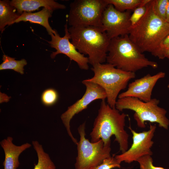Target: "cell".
Segmentation results:
<instances>
[{
	"mask_svg": "<svg viewBox=\"0 0 169 169\" xmlns=\"http://www.w3.org/2000/svg\"><path fill=\"white\" fill-rule=\"evenodd\" d=\"M166 21L169 23V0L167 8Z\"/></svg>",
	"mask_w": 169,
	"mask_h": 169,
	"instance_id": "4316f807",
	"label": "cell"
},
{
	"mask_svg": "<svg viewBox=\"0 0 169 169\" xmlns=\"http://www.w3.org/2000/svg\"><path fill=\"white\" fill-rule=\"evenodd\" d=\"M32 145L38 156L37 163L33 169H56V166L49 154L46 152L42 145L38 141H32Z\"/></svg>",
	"mask_w": 169,
	"mask_h": 169,
	"instance_id": "ac0fdd59",
	"label": "cell"
},
{
	"mask_svg": "<svg viewBox=\"0 0 169 169\" xmlns=\"http://www.w3.org/2000/svg\"><path fill=\"white\" fill-rule=\"evenodd\" d=\"M169 49V33L161 41L154 56L163 59L165 58V54Z\"/></svg>",
	"mask_w": 169,
	"mask_h": 169,
	"instance_id": "484cf974",
	"label": "cell"
},
{
	"mask_svg": "<svg viewBox=\"0 0 169 169\" xmlns=\"http://www.w3.org/2000/svg\"><path fill=\"white\" fill-rule=\"evenodd\" d=\"M9 0L0 1V31L2 33L7 25L14 23L20 16Z\"/></svg>",
	"mask_w": 169,
	"mask_h": 169,
	"instance_id": "e0dca14e",
	"label": "cell"
},
{
	"mask_svg": "<svg viewBox=\"0 0 169 169\" xmlns=\"http://www.w3.org/2000/svg\"><path fill=\"white\" fill-rule=\"evenodd\" d=\"M13 138L9 136L0 142L5 156L3 163L4 169H17L20 165L19 160L20 155L32 146L31 144L28 142L17 146L13 143Z\"/></svg>",
	"mask_w": 169,
	"mask_h": 169,
	"instance_id": "5bb4252c",
	"label": "cell"
},
{
	"mask_svg": "<svg viewBox=\"0 0 169 169\" xmlns=\"http://www.w3.org/2000/svg\"><path fill=\"white\" fill-rule=\"evenodd\" d=\"M91 69L94 76L85 80L101 87L106 93L107 103L110 107L115 108L120 92L126 88L131 80L135 78V73L123 70L108 63L95 64Z\"/></svg>",
	"mask_w": 169,
	"mask_h": 169,
	"instance_id": "5b68a950",
	"label": "cell"
},
{
	"mask_svg": "<svg viewBox=\"0 0 169 169\" xmlns=\"http://www.w3.org/2000/svg\"><path fill=\"white\" fill-rule=\"evenodd\" d=\"M82 83L85 86L86 90L82 98L68 107L67 110L62 113L60 118L67 132L73 142L78 143L70 131V121L73 117L83 110L94 101L105 99L106 95L104 90L100 86L92 82L84 80Z\"/></svg>",
	"mask_w": 169,
	"mask_h": 169,
	"instance_id": "9c48e42d",
	"label": "cell"
},
{
	"mask_svg": "<svg viewBox=\"0 0 169 169\" xmlns=\"http://www.w3.org/2000/svg\"><path fill=\"white\" fill-rule=\"evenodd\" d=\"M168 1L169 0H153L154 12L158 17L165 21Z\"/></svg>",
	"mask_w": 169,
	"mask_h": 169,
	"instance_id": "7402d4cb",
	"label": "cell"
},
{
	"mask_svg": "<svg viewBox=\"0 0 169 169\" xmlns=\"http://www.w3.org/2000/svg\"><path fill=\"white\" fill-rule=\"evenodd\" d=\"M108 4H112L117 10L124 12L134 10L137 7L146 5L151 0H106Z\"/></svg>",
	"mask_w": 169,
	"mask_h": 169,
	"instance_id": "d6986e66",
	"label": "cell"
},
{
	"mask_svg": "<svg viewBox=\"0 0 169 169\" xmlns=\"http://www.w3.org/2000/svg\"><path fill=\"white\" fill-rule=\"evenodd\" d=\"M127 115L120 113L115 108L110 107L102 100L98 115L95 118L92 131L90 133V141L96 142L101 139L105 146L110 144V138L115 137L122 153L128 148L129 135L125 129Z\"/></svg>",
	"mask_w": 169,
	"mask_h": 169,
	"instance_id": "6da1fadb",
	"label": "cell"
},
{
	"mask_svg": "<svg viewBox=\"0 0 169 169\" xmlns=\"http://www.w3.org/2000/svg\"><path fill=\"white\" fill-rule=\"evenodd\" d=\"M58 95L54 89L49 88L45 90L42 93L41 100L43 104L46 106H50L57 101Z\"/></svg>",
	"mask_w": 169,
	"mask_h": 169,
	"instance_id": "44dd1931",
	"label": "cell"
},
{
	"mask_svg": "<svg viewBox=\"0 0 169 169\" xmlns=\"http://www.w3.org/2000/svg\"><path fill=\"white\" fill-rule=\"evenodd\" d=\"M146 6L145 14L131 26L128 36L142 52H148L154 56L160 43L169 33V23L155 14L153 0Z\"/></svg>",
	"mask_w": 169,
	"mask_h": 169,
	"instance_id": "7a4b0ae2",
	"label": "cell"
},
{
	"mask_svg": "<svg viewBox=\"0 0 169 169\" xmlns=\"http://www.w3.org/2000/svg\"><path fill=\"white\" fill-rule=\"evenodd\" d=\"M10 2L20 15L24 12L31 13L41 7L48 8L53 11L64 9L66 8L64 5L53 0H12Z\"/></svg>",
	"mask_w": 169,
	"mask_h": 169,
	"instance_id": "9a60e30c",
	"label": "cell"
},
{
	"mask_svg": "<svg viewBox=\"0 0 169 169\" xmlns=\"http://www.w3.org/2000/svg\"><path fill=\"white\" fill-rule=\"evenodd\" d=\"M165 75V72L161 71L153 75L148 74L136 79L129 84L127 90L120 94L118 98L132 97L144 102H148L152 99V91L156 83Z\"/></svg>",
	"mask_w": 169,
	"mask_h": 169,
	"instance_id": "4fadbf2b",
	"label": "cell"
},
{
	"mask_svg": "<svg viewBox=\"0 0 169 169\" xmlns=\"http://www.w3.org/2000/svg\"><path fill=\"white\" fill-rule=\"evenodd\" d=\"M159 102V100L156 98L145 102L136 98L125 97L118 98L115 107L120 112L124 110L133 111L134 118L140 128H145V122L148 121L157 123L160 127L167 130L169 120L166 116L167 111L158 106Z\"/></svg>",
	"mask_w": 169,
	"mask_h": 169,
	"instance_id": "8992f818",
	"label": "cell"
},
{
	"mask_svg": "<svg viewBox=\"0 0 169 169\" xmlns=\"http://www.w3.org/2000/svg\"><path fill=\"white\" fill-rule=\"evenodd\" d=\"M168 87L169 88V85H168Z\"/></svg>",
	"mask_w": 169,
	"mask_h": 169,
	"instance_id": "f1b7e54d",
	"label": "cell"
},
{
	"mask_svg": "<svg viewBox=\"0 0 169 169\" xmlns=\"http://www.w3.org/2000/svg\"><path fill=\"white\" fill-rule=\"evenodd\" d=\"M108 4L106 0H75L70 4L67 22L72 27L101 28L103 13Z\"/></svg>",
	"mask_w": 169,
	"mask_h": 169,
	"instance_id": "52a82bcc",
	"label": "cell"
},
{
	"mask_svg": "<svg viewBox=\"0 0 169 169\" xmlns=\"http://www.w3.org/2000/svg\"><path fill=\"white\" fill-rule=\"evenodd\" d=\"M166 58L169 59V49L166 52L165 55V58Z\"/></svg>",
	"mask_w": 169,
	"mask_h": 169,
	"instance_id": "83f0119b",
	"label": "cell"
},
{
	"mask_svg": "<svg viewBox=\"0 0 169 169\" xmlns=\"http://www.w3.org/2000/svg\"><path fill=\"white\" fill-rule=\"evenodd\" d=\"M120 167V163L116 158L115 156H110L105 158L99 166L95 169H112Z\"/></svg>",
	"mask_w": 169,
	"mask_h": 169,
	"instance_id": "603a6c76",
	"label": "cell"
},
{
	"mask_svg": "<svg viewBox=\"0 0 169 169\" xmlns=\"http://www.w3.org/2000/svg\"><path fill=\"white\" fill-rule=\"evenodd\" d=\"M146 5L139 6L133 10L130 18L131 26L135 25L144 16L146 11Z\"/></svg>",
	"mask_w": 169,
	"mask_h": 169,
	"instance_id": "d4e9b609",
	"label": "cell"
},
{
	"mask_svg": "<svg viewBox=\"0 0 169 169\" xmlns=\"http://www.w3.org/2000/svg\"><path fill=\"white\" fill-rule=\"evenodd\" d=\"M53 11L50 8H44L42 10L35 13L24 12L16 20L15 23L21 21H28L40 25L46 29L48 34L50 35L56 32L55 30L52 29L49 22V19L51 17Z\"/></svg>",
	"mask_w": 169,
	"mask_h": 169,
	"instance_id": "2e32d148",
	"label": "cell"
},
{
	"mask_svg": "<svg viewBox=\"0 0 169 169\" xmlns=\"http://www.w3.org/2000/svg\"><path fill=\"white\" fill-rule=\"evenodd\" d=\"M140 169H166L162 167L156 166L153 164V159L150 155L143 156L138 159Z\"/></svg>",
	"mask_w": 169,
	"mask_h": 169,
	"instance_id": "cb8c5ba5",
	"label": "cell"
},
{
	"mask_svg": "<svg viewBox=\"0 0 169 169\" xmlns=\"http://www.w3.org/2000/svg\"><path fill=\"white\" fill-rule=\"evenodd\" d=\"M128 128L132 135L133 142L131 147L125 152L115 156L120 163L123 161L130 163L143 156L152 155L151 148L154 142L152 139L156 126L150 124L148 131L141 132H136L130 126Z\"/></svg>",
	"mask_w": 169,
	"mask_h": 169,
	"instance_id": "30bf717a",
	"label": "cell"
},
{
	"mask_svg": "<svg viewBox=\"0 0 169 169\" xmlns=\"http://www.w3.org/2000/svg\"><path fill=\"white\" fill-rule=\"evenodd\" d=\"M131 11L121 12L111 4H109L103 14L101 28L111 39L129 35L131 26Z\"/></svg>",
	"mask_w": 169,
	"mask_h": 169,
	"instance_id": "8fae6325",
	"label": "cell"
},
{
	"mask_svg": "<svg viewBox=\"0 0 169 169\" xmlns=\"http://www.w3.org/2000/svg\"><path fill=\"white\" fill-rule=\"evenodd\" d=\"M85 123L78 128L80 140L76 144L77 156L75 164V169H95L106 158L110 156V144L105 146L101 139L92 142L85 137Z\"/></svg>",
	"mask_w": 169,
	"mask_h": 169,
	"instance_id": "ba28073f",
	"label": "cell"
},
{
	"mask_svg": "<svg viewBox=\"0 0 169 169\" xmlns=\"http://www.w3.org/2000/svg\"><path fill=\"white\" fill-rule=\"evenodd\" d=\"M2 60L3 62L0 65V70L12 69L22 74H24V67L27 64L25 59L17 60L14 58L4 54Z\"/></svg>",
	"mask_w": 169,
	"mask_h": 169,
	"instance_id": "ffe728a7",
	"label": "cell"
},
{
	"mask_svg": "<svg viewBox=\"0 0 169 169\" xmlns=\"http://www.w3.org/2000/svg\"><path fill=\"white\" fill-rule=\"evenodd\" d=\"M71 43L80 53L88 56L92 66L106 61L111 39L100 28L93 26L68 28Z\"/></svg>",
	"mask_w": 169,
	"mask_h": 169,
	"instance_id": "277c9868",
	"label": "cell"
},
{
	"mask_svg": "<svg viewBox=\"0 0 169 169\" xmlns=\"http://www.w3.org/2000/svg\"><path fill=\"white\" fill-rule=\"evenodd\" d=\"M106 61L118 69L134 73L148 67H158L156 62L146 57L128 35L111 39Z\"/></svg>",
	"mask_w": 169,
	"mask_h": 169,
	"instance_id": "3957f363",
	"label": "cell"
},
{
	"mask_svg": "<svg viewBox=\"0 0 169 169\" xmlns=\"http://www.w3.org/2000/svg\"><path fill=\"white\" fill-rule=\"evenodd\" d=\"M67 23V21L64 25L65 35L63 37H61L57 31L54 33H52L50 35L51 39L48 42L51 47L56 50L55 52H53L50 57L54 59L58 54H64L71 60L76 62L81 69L88 70L89 68L88 57L79 53L69 41L71 37L68 28Z\"/></svg>",
	"mask_w": 169,
	"mask_h": 169,
	"instance_id": "7c38bea8",
	"label": "cell"
}]
</instances>
